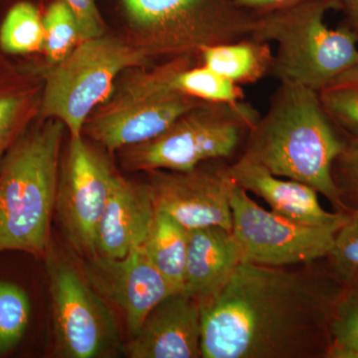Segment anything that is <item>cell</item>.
Masks as SVG:
<instances>
[{
  "label": "cell",
  "mask_w": 358,
  "mask_h": 358,
  "mask_svg": "<svg viewBox=\"0 0 358 358\" xmlns=\"http://www.w3.org/2000/svg\"><path fill=\"white\" fill-rule=\"evenodd\" d=\"M44 73L43 59L13 58L0 51V162L39 117Z\"/></svg>",
  "instance_id": "obj_17"
},
{
  "label": "cell",
  "mask_w": 358,
  "mask_h": 358,
  "mask_svg": "<svg viewBox=\"0 0 358 358\" xmlns=\"http://www.w3.org/2000/svg\"><path fill=\"white\" fill-rule=\"evenodd\" d=\"M317 96L334 126L358 141V64L331 80Z\"/></svg>",
  "instance_id": "obj_22"
},
{
  "label": "cell",
  "mask_w": 358,
  "mask_h": 358,
  "mask_svg": "<svg viewBox=\"0 0 358 358\" xmlns=\"http://www.w3.org/2000/svg\"><path fill=\"white\" fill-rule=\"evenodd\" d=\"M124 35L155 61L200 59L215 45L250 38L257 14L235 0H121Z\"/></svg>",
  "instance_id": "obj_6"
},
{
  "label": "cell",
  "mask_w": 358,
  "mask_h": 358,
  "mask_svg": "<svg viewBox=\"0 0 358 358\" xmlns=\"http://www.w3.org/2000/svg\"><path fill=\"white\" fill-rule=\"evenodd\" d=\"M46 262L52 305L55 355L64 358H99L122 348L121 336L107 303L83 273L56 253L51 245Z\"/></svg>",
  "instance_id": "obj_9"
},
{
  "label": "cell",
  "mask_w": 358,
  "mask_h": 358,
  "mask_svg": "<svg viewBox=\"0 0 358 358\" xmlns=\"http://www.w3.org/2000/svg\"><path fill=\"white\" fill-rule=\"evenodd\" d=\"M110 154L86 136H69L59 173L55 211L68 243L84 258L96 255L99 225L119 171Z\"/></svg>",
  "instance_id": "obj_10"
},
{
  "label": "cell",
  "mask_w": 358,
  "mask_h": 358,
  "mask_svg": "<svg viewBox=\"0 0 358 358\" xmlns=\"http://www.w3.org/2000/svg\"><path fill=\"white\" fill-rule=\"evenodd\" d=\"M176 89L186 95L208 103H238L244 101L240 85L201 64L180 71L174 78Z\"/></svg>",
  "instance_id": "obj_25"
},
{
  "label": "cell",
  "mask_w": 358,
  "mask_h": 358,
  "mask_svg": "<svg viewBox=\"0 0 358 358\" xmlns=\"http://www.w3.org/2000/svg\"><path fill=\"white\" fill-rule=\"evenodd\" d=\"M242 263L243 256L232 230L220 226L189 230L183 292L199 301L204 300Z\"/></svg>",
  "instance_id": "obj_18"
},
{
  "label": "cell",
  "mask_w": 358,
  "mask_h": 358,
  "mask_svg": "<svg viewBox=\"0 0 358 358\" xmlns=\"http://www.w3.org/2000/svg\"><path fill=\"white\" fill-rule=\"evenodd\" d=\"M76 16L82 41L102 36L108 26L100 13L95 0H64Z\"/></svg>",
  "instance_id": "obj_29"
},
{
  "label": "cell",
  "mask_w": 358,
  "mask_h": 358,
  "mask_svg": "<svg viewBox=\"0 0 358 358\" xmlns=\"http://www.w3.org/2000/svg\"><path fill=\"white\" fill-rule=\"evenodd\" d=\"M157 61L127 40L106 33L84 40L62 62L45 65V84L40 119H56L69 136L83 134L87 117L108 100L124 70L148 67Z\"/></svg>",
  "instance_id": "obj_8"
},
{
  "label": "cell",
  "mask_w": 358,
  "mask_h": 358,
  "mask_svg": "<svg viewBox=\"0 0 358 358\" xmlns=\"http://www.w3.org/2000/svg\"><path fill=\"white\" fill-rule=\"evenodd\" d=\"M324 112L317 92L280 82L266 114L246 138L242 157L279 178L305 183L346 212L333 178L334 162L346 138Z\"/></svg>",
  "instance_id": "obj_2"
},
{
  "label": "cell",
  "mask_w": 358,
  "mask_h": 358,
  "mask_svg": "<svg viewBox=\"0 0 358 358\" xmlns=\"http://www.w3.org/2000/svg\"><path fill=\"white\" fill-rule=\"evenodd\" d=\"M327 259L331 274L343 288H358V211L350 212Z\"/></svg>",
  "instance_id": "obj_27"
},
{
  "label": "cell",
  "mask_w": 358,
  "mask_h": 358,
  "mask_svg": "<svg viewBox=\"0 0 358 358\" xmlns=\"http://www.w3.org/2000/svg\"><path fill=\"white\" fill-rule=\"evenodd\" d=\"M303 1L306 0H235L237 6L242 7L245 10L256 14L268 13V11L293 6Z\"/></svg>",
  "instance_id": "obj_30"
},
{
  "label": "cell",
  "mask_w": 358,
  "mask_h": 358,
  "mask_svg": "<svg viewBox=\"0 0 358 358\" xmlns=\"http://www.w3.org/2000/svg\"><path fill=\"white\" fill-rule=\"evenodd\" d=\"M188 232L171 216L157 211L143 245L152 263L179 292L185 289Z\"/></svg>",
  "instance_id": "obj_21"
},
{
  "label": "cell",
  "mask_w": 358,
  "mask_h": 358,
  "mask_svg": "<svg viewBox=\"0 0 358 358\" xmlns=\"http://www.w3.org/2000/svg\"><path fill=\"white\" fill-rule=\"evenodd\" d=\"M43 62L52 67L64 61L81 43L76 16L64 0H50L43 7Z\"/></svg>",
  "instance_id": "obj_23"
},
{
  "label": "cell",
  "mask_w": 358,
  "mask_h": 358,
  "mask_svg": "<svg viewBox=\"0 0 358 358\" xmlns=\"http://www.w3.org/2000/svg\"><path fill=\"white\" fill-rule=\"evenodd\" d=\"M122 350L131 358L201 357L199 301L183 291L171 294L152 308Z\"/></svg>",
  "instance_id": "obj_14"
},
{
  "label": "cell",
  "mask_w": 358,
  "mask_h": 358,
  "mask_svg": "<svg viewBox=\"0 0 358 358\" xmlns=\"http://www.w3.org/2000/svg\"><path fill=\"white\" fill-rule=\"evenodd\" d=\"M345 148L334 162L333 178L346 212L358 211V141L346 136Z\"/></svg>",
  "instance_id": "obj_28"
},
{
  "label": "cell",
  "mask_w": 358,
  "mask_h": 358,
  "mask_svg": "<svg viewBox=\"0 0 358 358\" xmlns=\"http://www.w3.org/2000/svg\"><path fill=\"white\" fill-rule=\"evenodd\" d=\"M232 232L243 263L268 267L308 265L327 258L341 227L296 223L254 201L235 186L231 196Z\"/></svg>",
  "instance_id": "obj_11"
},
{
  "label": "cell",
  "mask_w": 358,
  "mask_h": 358,
  "mask_svg": "<svg viewBox=\"0 0 358 358\" xmlns=\"http://www.w3.org/2000/svg\"><path fill=\"white\" fill-rule=\"evenodd\" d=\"M66 131L59 120L38 117L0 162V254L48 253Z\"/></svg>",
  "instance_id": "obj_3"
},
{
  "label": "cell",
  "mask_w": 358,
  "mask_h": 358,
  "mask_svg": "<svg viewBox=\"0 0 358 358\" xmlns=\"http://www.w3.org/2000/svg\"><path fill=\"white\" fill-rule=\"evenodd\" d=\"M341 0H306L257 14L252 37L275 46L270 76L319 92L358 64V36L348 24L333 29L324 22Z\"/></svg>",
  "instance_id": "obj_4"
},
{
  "label": "cell",
  "mask_w": 358,
  "mask_h": 358,
  "mask_svg": "<svg viewBox=\"0 0 358 358\" xmlns=\"http://www.w3.org/2000/svg\"><path fill=\"white\" fill-rule=\"evenodd\" d=\"M199 63V58L179 57L124 70L108 100L87 117L83 136L113 154L164 133L180 115L203 102L173 85L181 70Z\"/></svg>",
  "instance_id": "obj_5"
},
{
  "label": "cell",
  "mask_w": 358,
  "mask_h": 358,
  "mask_svg": "<svg viewBox=\"0 0 358 358\" xmlns=\"http://www.w3.org/2000/svg\"><path fill=\"white\" fill-rule=\"evenodd\" d=\"M82 273L103 300L120 308L131 336L155 306L179 292L157 270L143 246L122 258H85Z\"/></svg>",
  "instance_id": "obj_13"
},
{
  "label": "cell",
  "mask_w": 358,
  "mask_h": 358,
  "mask_svg": "<svg viewBox=\"0 0 358 358\" xmlns=\"http://www.w3.org/2000/svg\"><path fill=\"white\" fill-rule=\"evenodd\" d=\"M229 171L237 185L261 197L275 213L294 222L343 227L350 218V212L324 210L320 203L319 192L310 186L275 176L242 155L230 164Z\"/></svg>",
  "instance_id": "obj_15"
},
{
  "label": "cell",
  "mask_w": 358,
  "mask_h": 358,
  "mask_svg": "<svg viewBox=\"0 0 358 358\" xmlns=\"http://www.w3.org/2000/svg\"><path fill=\"white\" fill-rule=\"evenodd\" d=\"M31 313L27 291L17 282L0 279V355H8L20 345Z\"/></svg>",
  "instance_id": "obj_24"
},
{
  "label": "cell",
  "mask_w": 358,
  "mask_h": 358,
  "mask_svg": "<svg viewBox=\"0 0 358 358\" xmlns=\"http://www.w3.org/2000/svg\"><path fill=\"white\" fill-rule=\"evenodd\" d=\"M229 166L219 159L203 162L189 171L145 173L155 210L188 230L210 226L232 230L231 196L236 182Z\"/></svg>",
  "instance_id": "obj_12"
},
{
  "label": "cell",
  "mask_w": 358,
  "mask_h": 358,
  "mask_svg": "<svg viewBox=\"0 0 358 358\" xmlns=\"http://www.w3.org/2000/svg\"><path fill=\"white\" fill-rule=\"evenodd\" d=\"M155 214L147 183L117 174L99 225L96 255L122 258L143 246Z\"/></svg>",
  "instance_id": "obj_16"
},
{
  "label": "cell",
  "mask_w": 358,
  "mask_h": 358,
  "mask_svg": "<svg viewBox=\"0 0 358 358\" xmlns=\"http://www.w3.org/2000/svg\"><path fill=\"white\" fill-rule=\"evenodd\" d=\"M329 358H358V288H343L329 320Z\"/></svg>",
  "instance_id": "obj_26"
},
{
  "label": "cell",
  "mask_w": 358,
  "mask_h": 358,
  "mask_svg": "<svg viewBox=\"0 0 358 358\" xmlns=\"http://www.w3.org/2000/svg\"><path fill=\"white\" fill-rule=\"evenodd\" d=\"M200 61L235 84H254L270 75L274 52L268 42L250 37L208 47Z\"/></svg>",
  "instance_id": "obj_19"
},
{
  "label": "cell",
  "mask_w": 358,
  "mask_h": 358,
  "mask_svg": "<svg viewBox=\"0 0 358 358\" xmlns=\"http://www.w3.org/2000/svg\"><path fill=\"white\" fill-rule=\"evenodd\" d=\"M43 50V7L35 0H7L0 18V51L29 59Z\"/></svg>",
  "instance_id": "obj_20"
},
{
  "label": "cell",
  "mask_w": 358,
  "mask_h": 358,
  "mask_svg": "<svg viewBox=\"0 0 358 358\" xmlns=\"http://www.w3.org/2000/svg\"><path fill=\"white\" fill-rule=\"evenodd\" d=\"M261 115L250 103L202 102L152 140L117 152L128 173L189 171L203 162L226 160L247 138Z\"/></svg>",
  "instance_id": "obj_7"
},
{
  "label": "cell",
  "mask_w": 358,
  "mask_h": 358,
  "mask_svg": "<svg viewBox=\"0 0 358 358\" xmlns=\"http://www.w3.org/2000/svg\"><path fill=\"white\" fill-rule=\"evenodd\" d=\"M315 263L240 264L217 292L199 301L201 357H327L329 320L343 287Z\"/></svg>",
  "instance_id": "obj_1"
},
{
  "label": "cell",
  "mask_w": 358,
  "mask_h": 358,
  "mask_svg": "<svg viewBox=\"0 0 358 358\" xmlns=\"http://www.w3.org/2000/svg\"><path fill=\"white\" fill-rule=\"evenodd\" d=\"M341 10L345 13L346 24L358 36V0H341Z\"/></svg>",
  "instance_id": "obj_31"
}]
</instances>
